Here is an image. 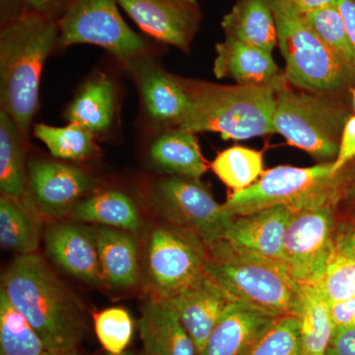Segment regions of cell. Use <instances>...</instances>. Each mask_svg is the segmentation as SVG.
<instances>
[{
	"label": "cell",
	"instance_id": "31",
	"mask_svg": "<svg viewBox=\"0 0 355 355\" xmlns=\"http://www.w3.org/2000/svg\"><path fill=\"white\" fill-rule=\"evenodd\" d=\"M211 168L229 188L243 191L263 174V154L248 147L232 146L216 156Z\"/></svg>",
	"mask_w": 355,
	"mask_h": 355
},
{
	"label": "cell",
	"instance_id": "11",
	"mask_svg": "<svg viewBox=\"0 0 355 355\" xmlns=\"http://www.w3.org/2000/svg\"><path fill=\"white\" fill-rule=\"evenodd\" d=\"M336 203L294 210L284 245V263L302 286H314L335 253Z\"/></svg>",
	"mask_w": 355,
	"mask_h": 355
},
{
	"label": "cell",
	"instance_id": "32",
	"mask_svg": "<svg viewBox=\"0 0 355 355\" xmlns=\"http://www.w3.org/2000/svg\"><path fill=\"white\" fill-rule=\"evenodd\" d=\"M303 16L329 50L355 73V51L336 6L324 7Z\"/></svg>",
	"mask_w": 355,
	"mask_h": 355
},
{
	"label": "cell",
	"instance_id": "9",
	"mask_svg": "<svg viewBox=\"0 0 355 355\" xmlns=\"http://www.w3.org/2000/svg\"><path fill=\"white\" fill-rule=\"evenodd\" d=\"M147 196L164 223L195 233L207 246L223 239L234 219L200 180L164 175L149 184Z\"/></svg>",
	"mask_w": 355,
	"mask_h": 355
},
{
	"label": "cell",
	"instance_id": "45",
	"mask_svg": "<svg viewBox=\"0 0 355 355\" xmlns=\"http://www.w3.org/2000/svg\"><path fill=\"white\" fill-rule=\"evenodd\" d=\"M106 355H110V354H106ZM123 355H137V354H133V352H125V354H123Z\"/></svg>",
	"mask_w": 355,
	"mask_h": 355
},
{
	"label": "cell",
	"instance_id": "10",
	"mask_svg": "<svg viewBox=\"0 0 355 355\" xmlns=\"http://www.w3.org/2000/svg\"><path fill=\"white\" fill-rule=\"evenodd\" d=\"M118 0H69L58 21V46L88 44L127 62L147 53V43L123 20Z\"/></svg>",
	"mask_w": 355,
	"mask_h": 355
},
{
	"label": "cell",
	"instance_id": "6",
	"mask_svg": "<svg viewBox=\"0 0 355 355\" xmlns=\"http://www.w3.org/2000/svg\"><path fill=\"white\" fill-rule=\"evenodd\" d=\"M338 175L333 173V162L307 168L279 166L263 173L249 188L234 191L224 209L236 217L279 205L300 210L336 203Z\"/></svg>",
	"mask_w": 355,
	"mask_h": 355
},
{
	"label": "cell",
	"instance_id": "38",
	"mask_svg": "<svg viewBox=\"0 0 355 355\" xmlns=\"http://www.w3.org/2000/svg\"><path fill=\"white\" fill-rule=\"evenodd\" d=\"M330 347L340 355H355V327H335Z\"/></svg>",
	"mask_w": 355,
	"mask_h": 355
},
{
	"label": "cell",
	"instance_id": "3",
	"mask_svg": "<svg viewBox=\"0 0 355 355\" xmlns=\"http://www.w3.org/2000/svg\"><path fill=\"white\" fill-rule=\"evenodd\" d=\"M207 247L205 275L233 300L272 317H298L304 286L286 265L246 253L224 239Z\"/></svg>",
	"mask_w": 355,
	"mask_h": 355
},
{
	"label": "cell",
	"instance_id": "13",
	"mask_svg": "<svg viewBox=\"0 0 355 355\" xmlns=\"http://www.w3.org/2000/svg\"><path fill=\"white\" fill-rule=\"evenodd\" d=\"M125 64L151 125L158 130L179 127L190 106L183 80L169 73L147 53L132 58Z\"/></svg>",
	"mask_w": 355,
	"mask_h": 355
},
{
	"label": "cell",
	"instance_id": "44",
	"mask_svg": "<svg viewBox=\"0 0 355 355\" xmlns=\"http://www.w3.org/2000/svg\"><path fill=\"white\" fill-rule=\"evenodd\" d=\"M326 355H340L338 352H336L335 350L329 347L328 352H327Z\"/></svg>",
	"mask_w": 355,
	"mask_h": 355
},
{
	"label": "cell",
	"instance_id": "1",
	"mask_svg": "<svg viewBox=\"0 0 355 355\" xmlns=\"http://www.w3.org/2000/svg\"><path fill=\"white\" fill-rule=\"evenodd\" d=\"M0 291L38 331L50 352L78 349L88 331L86 308L38 254L16 256Z\"/></svg>",
	"mask_w": 355,
	"mask_h": 355
},
{
	"label": "cell",
	"instance_id": "28",
	"mask_svg": "<svg viewBox=\"0 0 355 355\" xmlns=\"http://www.w3.org/2000/svg\"><path fill=\"white\" fill-rule=\"evenodd\" d=\"M303 286L302 307L297 317L301 355H326L335 329L329 305L314 286Z\"/></svg>",
	"mask_w": 355,
	"mask_h": 355
},
{
	"label": "cell",
	"instance_id": "26",
	"mask_svg": "<svg viewBox=\"0 0 355 355\" xmlns=\"http://www.w3.org/2000/svg\"><path fill=\"white\" fill-rule=\"evenodd\" d=\"M70 219L121 229L130 233L141 227V216L135 202L118 190L92 193L77 202Z\"/></svg>",
	"mask_w": 355,
	"mask_h": 355
},
{
	"label": "cell",
	"instance_id": "21",
	"mask_svg": "<svg viewBox=\"0 0 355 355\" xmlns=\"http://www.w3.org/2000/svg\"><path fill=\"white\" fill-rule=\"evenodd\" d=\"M118 113V92L111 77L98 72L81 86L67 106L65 119L95 137L107 135L114 127Z\"/></svg>",
	"mask_w": 355,
	"mask_h": 355
},
{
	"label": "cell",
	"instance_id": "12",
	"mask_svg": "<svg viewBox=\"0 0 355 355\" xmlns=\"http://www.w3.org/2000/svg\"><path fill=\"white\" fill-rule=\"evenodd\" d=\"M97 180L83 168L50 159L28 161V195L44 220H64L94 193Z\"/></svg>",
	"mask_w": 355,
	"mask_h": 355
},
{
	"label": "cell",
	"instance_id": "15",
	"mask_svg": "<svg viewBox=\"0 0 355 355\" xmlns=\"http://www.w3.org/2000/svg\"><path fill=\"white\" fill-rule=\"evenodd\" d=\"M43 237L46 254L60 270L86 284L104 282L94 227L77 221H49Z\"/></svg>",
	"mask_w": 355,
	"mask_h": 355
},
{
	"label": "cell",
	"instance_id": "5",
	"mask_svg": "<svg viewBox=\"0 0 355 355\" xmlns=\"http://www.w3.org/2000/svg\"><path fill=\"white\" fill-rule=\"evenodd\" d=\"M277 46L286 60V80L312 93L330 92L347 85L354 72L334 55L287 0H275Z\"/></svg>",
	"mask_w": 355,
	"mask_h": 355
},
{
	"label": "cell",
	"instance_id": "17",
	"mask_svg": "<svg viewBox=\"0 0 355 355\" xmlns=\"http://www.w3.org/2000/svg\"><path fill=\"white\" fill-rule=\"evenodd\" d=\"M166 301L176 310L198 355L224 311L234 300L205 272L176 297Z\"/></svg>",
	"mask_w": 355,
	"mask_h": 355
},
{
	"label": "cell",
	"instance_id": "34",
	"mask_svg": "<svg viewBox=\"0 0 355 355\" xmlns=\"http://www.w3.org/2000/svg\"><path fill=\"white\" fill-rule=\"evenodd\" d=\"M313 286L328 304L355 298V261L335 252Z\"/></svg>",
	"mask_w": 355,
	"mask_h": 355
},
{
	"label": "cell",
	"instance_id": "4",
	"mask_svg": "<svg viewBox=\"0 0 355 355\" xmlns=\"http://www.w3.org/2000/svg\"><path fill=\"white\" fill-rule=\"evenodd\" d=\"M183 80V79H182ZM266 86L218 85L183 80L190 106L179 128L217 132L223 139L244 140L275 133L277 90L286 81Z\"/></svg>",
	"mask_w": 355,
	"mask_h": 355
},
{
	"label": "cell",
	"instance_id": "35",
	"mask_svg": "<svg viewBox=\"0 0 355 355\" xmlns=\"http://www.w3.org/2000/svg\"><path fill=\"white\" fill-rule=\"evenodd\" d=\"M246 355H301L298 318H277Z\"/></svg>",
	"mask_w": 355,
	"mask_h": 355
},
{
	"label": "cell",
	"instance_id": "16",
	"mask_svg": "<svg viewBox=\"0 0 355 355\" xmlns=\"http://www.w3.org/2000/svg\"><path fill=\"white\" fill-rule=\"evenodd\" d=\"M294 210L279 205L236 216L223 239L246 253L284 263V238Z\"/></svg>",
	"mask_w": 355,
	"mask_h": 355
},
{
	"label": "cell",
	"instance_id": "40",
	"mask_svg": "<svg viewBox=\"0 0 355 355\" xmlns=\"http://www.w3.org/2000/svg\"><path fill=\"white\" fill-rule=\"evenodd\" d=\"M336 6L342 15L350 43L355 51V0H336Z\"/></svg>",
	"mask_w": 355,
	"mask_h": 355
},
{
	"label": "cell",
	"instance_id": "18",
	"mask_svg": "<svg viewBox=\"0 0 355 355\" xmlns=\"http://www.w3.org/2000/svg\"><path fill=\"white\" fill-rule=\"evenodd\" d=\"M277 318L232 301L198 355H246Z\"/></svg>",
	"mask_w": 355,
	"mask_h": 355
},
{
	"label": "cell",
	"instance_id": "42",
	"mask_svg": "<svg viewBox=\"0 0 355 355\" xmlns=\"http://www.w3.org/2000/svg\"><path fill=\"white\" fill-rule=\"evenodd\" d=\"M23 1L27 11L50 15V11L57 4L58 0H23Z\"/></svg>",
	"mask_w": 355,
	"mask_h": 355
},
{
	"label": "cell",
	"instance_id": "36",
	"mask_svg": "<svg viewBox=\"0 0 355 355\" xmlns=\"http://www.w3.org/2000/svg\"><path fill=\"white\" fill-rule=\"evenodd\" d=\"M355 158V116H352L345 121L343 125L338 155L333 162V173L340 174L345 166Z\"/></svg>",
	"mask_w": 355,
	"mask_h": 355
},
{
	"label": "cell",
	"instance_id": "2",
	"mask_svg": "<svg viewBox=\"0 0 355 355\" xmlns=\"http://www.w3.org/2000/svg\"><path fill=\"white\" fill-rule=\"evenodd\" d=\"M58 40V21L31 11L6 21L0 31V105L26 144L39 108L44 64Z\"/></svg>",
	"mask_w": 355,
	"mask_h": 355
},
{
	"label": "cell",
	"instance_id": "8",
	"mask_svg": "<svg viewBox=\"0 0 355 355\" xmlns=\"http://www.w3.org/2000/svg\"><path fill=\"white\" fill-rule=\"evenodd\" d=\"M207 247L198 236L170 224L147 237L144 272L151 298L170 300L205 273Z\"/></svg>",
	"mask_w": 355,
	"mask_h": 355
},
{
	"label": "cell",
	"instance_id": "41",
	"mask_svg": "<svg viewBox=\"0 0 355 355\" xmlns=\"http://www.w3.org/2000/svg\"><path fill=\"white\" fill-rule=\"evenodd\" d=\"M298 12L306 14L324 8V7L336 6V0H287Z\"/></svg>",
	"mask_w": 355,
	"mask_h": 355
},
{
	"label": "cell",
	"instance_id": "20",
	"mask_svg": "<svg viewBox=\"0 0 355 355\" xmlns=\"http://www.w3.org/2000/svg\"><path fill=\"white\" fill-rule=\"evenodd\" d=\"M214 76L219 79H232L239 85L266 86L279 83V73L272 53L237 41L224 38L216 44Z\"/></svg>",
	"mask_w": 355,
	"mask_h": 355
},
{
	"label": "cell",
	"instance_id": "29",
	"mask_svg": "<svg viewBox=\"0 0 355 355\" xmlns=\"http://www.w3.org/2000/svg\"><path fill=\"white\" fill-rule=\"evenodd\" d=\"M34 137L58 160L79 162L96 157L99 153L94 135L76 123H69L65 127L37 123Z\"/></svg>",
	"mask_w": 355,
	"mask_h": 355
},
{
	"label": "cell",
	"instance_id": "19",
	"mask_svg": "<svg viewBox=\"0 0 355 355\" xmlns=\"http://www.w3.org/2000/svg\"><path fill=\"white\" fill-rule=\"evenodd\" d=\"M142 349L137 355H198L197 347L168 301L150 298L140 309Z\"/></svg>",
	"mask_w": 355,
	"mask_h": 355
},
{
	"label": "cell",
	"instance_id": "43",
	"mask_svg": "<svg viewBox=\"0 0 355 355\" xmlns=\"http://www.w3.org/2000/svg\"><path fill=\"white\" fill-rule=\"evenodd\" d=\"M46 355H81L79 354L78 349L77 350H71V352H50Z\"/></svg>",
	"mask_w": 355,
	"mask_h": 355
},
{
	"label": "cell",
	"instance_id": "39",
	"mask_svg": "<svg viewBox=\"0 0 355 355\" xmlns=\"http://www.w3.org/2000/svg\"><path fill=\"white\" fill-rule=\"evenodd\" d=\"M328 305L335 327H355V298L329 303Z\"/></svg>",
	"mask_w": 355,
	"mask_h": 355
},
{
	"label": "cell",
	"instance_id": "33",
	"mask_svg": "<svg viewBox=\"0 0 355 355\" xmlns=\"http://www.w3.org/2000/svg\"><path fill=\"white\" fill-rule=\"evenodd\" d=\"M96 336L103 349L110 355L128 352L135 333V323L130 312L123 307H111L93 315Z\"/></svg>",
	"mask_w": 355,
	"mask_h": 355
},
{
	"label": "cell",
	"instance_id": "37",
	"mask_svg": "<svg viewBox=\"0 0 355 355\" xmlns=\"http://www.w3.org/2000/svg\"><path fill=\"white\" fill-rule=\"evenodd\" d=\"M335 252L355 261V216L336 226Z\"/></svg>",
	"mask_w": 355,
	"mask_h": 355
},
{
	"label": "cell",
	"instance_id": "7",
	"mask_svg": "<svg viewBox=\"0 0 355 355\" xmlns=\"http://www.w3.org/2000/svg\"><path fill=\"white\" fill-rule=\"evenodd\" d=\"M286 81L277 90L275 133L314 157L338 155V135H342L345 123L342 114L317 93L292 90Z\"/></svg>",
	"mask_w": 355,
	"mask_h": 355
},
{
	"label": "cell",
	"instance_id": "27",
	"mask_svg": "<svg viewBox=\"0 0 355 355\" xmlns=\"http://www.w3.org/2000/svg\"><path fill=\"white\" fill-rule=\"evenodd\" d=\"M26 147L12 119L0 111V191L1 196L17 200L30 198L28 195V161Z\"/></svg>",
	"mask_w": 355,
	"mask_h": 355
},
{
	"label": "cell",
	"instance_id": "22",
	"mask_svg": "<svg viewBox=\"0 0 355 355\" xmlns=\"http://www.w3.org/2000/svg\"><path fill=\"white\" fill-rule=\"evenodd\" d=\"M161 130L149 146L148 160L153 169L168 176L200 180L207 167L195 133L179 128Z\"/></svg>",
	"mask_w": 355,
	"mask_h": 355
},
{
	"label": "cell",
	"instance_id": "46",
	"mask_svg": "<svg viewBox=\"0 0 355 355\" xmlns=\"http://www.w3.org/2000/svg\"><path fill=\"white\" fill-rule=\"evenodd\" d=\"M354 108H355V88L354 90Z\"/></svg>",
	"mask_w": 355,
	"mask_h": 355
},
{
	"label": "cell",
	"instance_id": "14",
	"mask_svg": "<svg viewBox=\"0 0 355 355\" xmlns=\"http://www.w3.org/2000/svg\"><path fill=\"white\" fill-rule=\"evenodd\" d=\"M142 32L160 43L188 51L202 23L198 0H118Z\"/></svg>",
	"mask_w": 355,
	"mask_h": 355
},
{
	"label": "cell",
	"instance_id": "25",
	"mask_svg": "<svg viewBox=\"0 0 355 355\" xmlns=\"http://www.w3.org/2000/svg\"><path fill=\"white\" fill-rule=\"evenodd\" d=\"M44 234V219L31 198H0V244L6 251L35 254Z\"/></svg>",
	"mask_w": 355,
	"mask_h": 355
},
{
	"label": "cell",
	"instance_id": "24",
	"mask_svg": "<svg viewBox=\"0 0 355 355\" xmlns=\"http://www.w3.org/2000/svg\"><path fill=\"white\" fill-rule=\"evenodd\" d=\"M221 27L225 38L272 53L277 46L275 0H236Z\"/></svg>",
	"mask_w": 355,
	"mask_h": 355
},
{
	"label": "cell",
	"instance_id": "30",
	"mask_svg": "<svg viewBox=\"0 0 355 355\" xmlns=\"http://www.w3.org/2000/svg\"><path fill=\"white\" fill-rule=\"evenodd\" d=\"M38 331L0 291V355H46Z\"/></svg>",
	"mask_w": 355,
	"mask_h": 355
},
{
	"label": "cell",
	"instance_id": "23",
	"mask_svg": "<svg viewBox=\"0 0 355 355\" xmlns=\"http://www.w3.org/2000/svg\"><path fill=\"white\" fill-rule=\"evenodd\" d=\"M103 280L113 288H130L139 279V246L132 233L121 229L94 227Z\"/></svg>",
	"mask_w": 355,
	"mask_h": 355
}]
</instances>
